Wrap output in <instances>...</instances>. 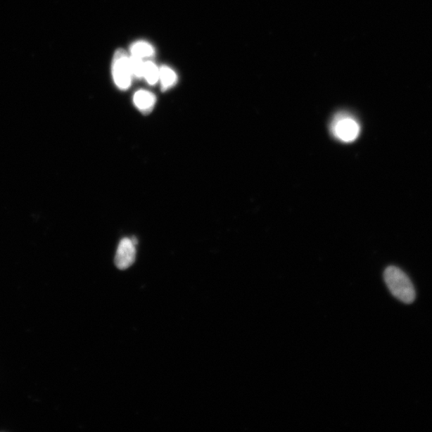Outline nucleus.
Segmentation results:
<instances>
[{"mask_svg": "<svg viewBox=\"0 0 432 432\" xmlns=\"http://www.w3.org/2000/svg\"><path fill=\"white\" fill-rule=\"evenodd\" d=\"M384 280L397 300L409 305L416 300V290L409 277L399 267L390 266L384 272Z\"/></svg>", "mask_w": 432, "mask_h": 432, "instance_id": "nucleus-1", "label": "nucleus"}, {"mask_svg": "<svg viewBox=\"0 0 432 432\" xmlns=\"http://www.w3.org/2000/svg\"><path fill=\"white\" fill-rule=\"evenodd\" d=\"M332 136L343 143H352L360 136V126L357 120L345 113L334 116L330 125Z\"/></svg>", "mask_w": 432, "mask_h": 432, "instance_id": "nucleus-2", "label": "nucleus"}, {"mask_svg": "<svg viewBox=\"0 0 432 432\" xmlns=\"http://www.w3.org/2000/svg\"><path fill=\"white\" fill-rule=\"evenodd\" d=\"M113 77L116 86L120 90L129 89L133 75L131 69L130 56L124 49L115 51L112 65Z\"/></svg>", "mask_w": 432, "mask_h": 432, "instance_id": "nucleus-3", "label": "nucleus"}, {"mask_svg": "<svg viewBox=\"0 0 432 432\" xmlns=\"http://www.w3.org/2000/svg\"><path fill=\"white\" fill-rule=\"evenodd\" d=\"M136 245L130 239L125 238L120 241L116 252L115 264L120 270H126L136 260Z\"/></svg>", "mask_w": 432, "mask_h": 432, "instance_id": "nucleus-4", "label": "nucleus"}, {"mask_svg": "<svg viewBox=\"0 0 432 432\" xmlns=\"http://www.w3.org/2000/svg\"><path fill=\"white\" fill-rule=\"evenodd\" d=\"M133 101L140 112L144 115H148L153 112L156 98L153 93L148 91L139 90L134 95Z\"/></svg>", "mask_w": 432, "mask_h": 432, "instance_id": "nucleus-5", "label": "nucleus"}, {"mask_svg": "<svg viewBox=\"0 0 432 432\" xmlns=\"http://www.w3.org/2000/svg\"><path fill=\"white\" fill-rule=\"evenodd\" d=\"M160 80L163 91L171 89L177 84L178 81L177 75L173 70L167 66L160 68Z\"/></svg>", "mask_w": 432, "mask_h": 432, "instance_id": "nucleus-6", "label": "nucleus"}, {"mask_svg": "<svg viewBox=\"0 0 432 432\" xmlns=\"http://www.w3.org/2000/svg\"><path fill=\"white\" fill-rule=\"evenodd\" d=\"M131 55L137 56L140 59H149L155 55L153 46L145 41H138L131 46Z\"/></svg>", "mask_w": 432, "mask_h": 432, "instance_id": "nucleus-7", "label": "nucleus"}, {"mask_svg": "<svg viewBox=\"0 0 432 432\" xmlns=\"http://www.w3.org/2000/svg\"><path fill=\"white\" fill-rule=\"evenodd\" d=\"M144 77L150 85H155L160 80V68L151 61L144 62Z\"/></svg>", "mask_w": 432, "mask_h": 432, "instance_id": "nucleus-8", "label": "nucleus"}, {"mask_svg": "<svg viewBox=\"0 0 432 432\" xmlns=\"http://www.w3.org/2000/svg\"><path fill=\"white\" fill-rule=\"evenodd\" d=\"M144 60L135 56H130V64L133 77L143 78L144 77Z\"/></svg>", "mask_w": 432, "mask_h": 432, "instance_id": "nucleus-9", "label": "nucleus"}]
</instances>
